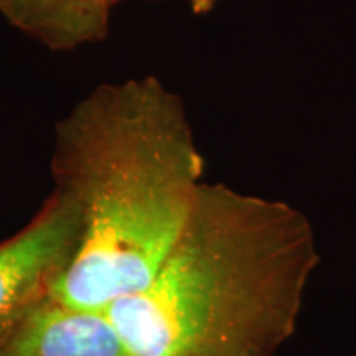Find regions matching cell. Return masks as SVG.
Listing matches in <instances>:
<instances>
[{
  "instance_id": "cell-1",
  "label": "cell",
  "mask_w": 356,
  "mask_h": 356,
  "mask_svg": "<svg viewBox=\"0 0 356 356\" xmlns=\"http://www.w3.org/2000/svg\"><path fill=\"white\" fill-rule=\"evenodd\" d=\"M203 157L181 97L154 76L101 84L56 124L51 177L81 248L53 292L108 309L144 289L188 220Z\"/></svg>"
},
{
  "instance_id": "cell-2",
  "label": "cell",
  "mask_w": 356,
  "mask_h": 356,
  "mask_svg": "<svg viewBox=\"0 0 356 356\" xmlns=\"http://www.w3.org/2000/svg\"><path fill=\"white\" fill-rule=\"evenodd\" d=\"M317 261L304 213L202 184L150 282L106 310L134 356H273Z\"/></svg>"
},
{
  "instance_id": "cell-3",
  "label": "cell",
  "mask_w": 356,
  "mask_h": 356,
  "mask_svg": "<svg viewBox=\"0 0 356 356\" xmlns=\"http://www.w3.org/2000/svg\"><path fill=\"white\" fill-rule=\"evenodd\" d=\"M81 239L76 208L53 190L24 228L0 241V346L53 296L76 259Z\"/></svg>"
},
{
  "instance_id": "cell-4",
  "label": "cell",
  "mask_w": 356,
  "mask_h": 356,
  "mask_svg": "<svg viewBox=\"0 0 356 356\" xmlns=\"http://www.w3.org/2000/svg\"><path fill=\"white\" fill-rule=\"evenodd\" d=\"M0 356H134L106 309L48 297L0 346Z\"/></svg>"
},
{
  "instance_id": "cell-5",
  "label": "cell",
  "mask_w": 356,
  "mask_h": 356,
  "mask_svg": "<svg viewBox=\"0 0 356 356\" xmlns=\"http://www.w3.org/2000/svg\"><path fill=\"white\" fill-rule=\"evenodd\" d=\"M109 0H0L13 29L53 51L99 43L109 32Z\"/></svg>"
},
{
  "instance_id": "cell-6",
  "label": "cell",
  "mask_w": 356,
  "mask_h": 356,
  "mask_svg": "<svg viewBox=\"0 0 356 356\" xmlns=\"http://www.w3.org/2000/svg\"><path fill=\"white\" fill-rule=\"evenodd\" d=\"M111 6H118V3L124 2V0H109ZM191 8V12L197 13V15H204V13H210L221 0H184Z\"/></svg>"
}]
</instances>
